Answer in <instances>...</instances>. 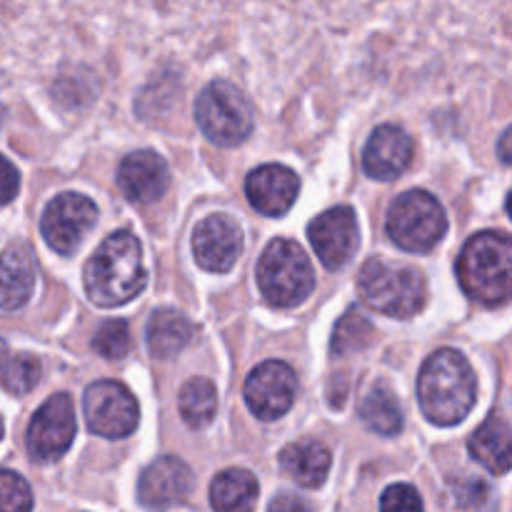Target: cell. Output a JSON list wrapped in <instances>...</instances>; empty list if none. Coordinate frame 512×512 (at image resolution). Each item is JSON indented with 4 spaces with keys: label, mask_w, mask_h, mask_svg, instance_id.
I'll return each mask as SVG.
<instances>
[{
    "label": "cell",
    "mask_w": 512,
    "mask_h": 512,
    "mask_svg": "<svg viewBox=\"0 0 512 512\" xmlns=\"http://www.w3.org/2000/svg\"><path fill=\"white\" fill-rule=\"evenodd\" d=\"M373 335L375 330L373 325H370V320L365 318L363 313H358V310H348V313L338 320V325H335L330 350H333V355H340V358H343V355L355 353V350L368 348V345L373 343Z\"/></svg>",
    "instance_id": "obj_25"
},
{
    "label": "cell",
    "mask_w": 512,
    "mask_h": 512,
    "mask_svg": "<svg viewBox=\"0 0 512 512\" xmlns=\"http://www.w3.org/2000/svg\"><path fill=\"white\" fill-rule=\"evenodd\" d=\"M83 410L90 433L108 440L128 438L140 423L138 400L123 383L115 380H98L90 385L85 390Z\"/></svg>",
    "instance_id": "obj_8"
},
{
    "label": "cell",
    "mask_w": 512,
    "mask_h": 512,
    "mask_svg": "<svg viewBox=\"0 0 512 512\" xmlns=\"http://www.w3.org/2000/svg\"><path fill=\"white\" fill-rule=\"evenodd\" d=\"M95 223H98V208L88 195L63 193L50 200L45 208L40 218V233L55 253L73 255Z\"/></svg>",
    "instance_id": "obj_9"
},
{
    "label": "cell",
    "mask_w": 512,
    "mask_h": 512,
    "mask_svg": "<svg viewBox=\"0 0 512 512\" xmlns=\"http://www.w3.org/2000/svg\"><path fill=\"white\" fill-rule=\"evenodd\" d=\"M178 405L185 425L200 430L213 423L215 413H218V390L208 378H190L180 388Z\"/></svg>",
    "instance_id": "obj_24"
},
{
    "label": "cell",
    "mask_w": 512,
    "mask_h": 512,
    "mask_svg": "<svg viewBox=\"0 0 512 512\" xmlns=\"http://www.w3.org/2000/svg\"><path fill=\"white\" fill-rule=\"evenodd\" d=\"M93 350L105 360H120L130 350V328L125 320H105L93 335Z\"/></svg>",
    "instance_id": "obj_27"
},
{
    "label": "cell",
    "mask_w": 512,
    "mask_h": 512,
    "mask_svg": "<svg viewBox=\"0 0 512 512\" xmlns=\"http://www.w3.org/2000/svg\"><path fill=\"white\" fill-rule=\"evenodd\" d=\"M298 393V378L293 368L280 360H265L245 380V403L250 413L270 423L293 408Z\"/></svg>",
    "instance_id": "obj_11"
},
{
    "label": "cell",
    "mask_w": 512,
    "mask_h": 512,
    "mask_svg": "<svg viewBox=\"0 0 512 512\" xmlns=\"http://www.w3.org/2000/svg\"><path fill=\"white\" fill-rule=\"evenodd\" d=\"M193 335L195 325L180 310L173 308L155 310L148 320V330H145L150 355L160 360L175 358L178 353H183L190 340H193Z\"/></svg>",
    "instance_id": "obj_20"
},
{
    "label": "cell",
    "mask_w": 512,
    "mask_h": 512,
    "mask_svg": "<svg viewBox=\"0 0 512 512\" xmlns=\"http://www.w3.org/2000/svg\"><path fill=\"white\" fill-rule=\"evenodd\" d=\"M40 360L30 353H20L13 355L5 365L3 375H0V385L8 390L10 395H25L40 383Z\"/></svg>",
    "instance_id": "obj_26"
},
{
    "label": "cell",
    "mask_w": 512,
    "mask_h": 512,
    "mask_svg": "<svg viewBox=\"0 0 512 512\" xmlns=\"http://www.w3.org/2000/svg\"><path fill=\"white\" fill-rule=\"evenodd\" d=\"M258 288L275 308H295L313 293V265L295 240H270L258 260Z\"/></svg>",
    "instance_id": "obj_5"
},
{
    "label": "cell",
    "mask_w": 512,
    "mask_h": 512,
    "mask_svg": "<svg viewBox=\"0 0 512 512\" xmlns=\"http://www.w3.org/2000/svg\"><path fill=\"white\" fill-rule=\"evenodd\" d=\"M148 273L143 265V248L128 230L108 235L98 245L83 270V285L90 303L98 308H118L143 293Z\"/></svg>",
    "instance_id": "obj_2"
},
{
    "label": "cell",
    "mask_w": 512,
    "mask_h": 512,
    "mask_svg": "<svg viewBox=\"0 0 512 512\" xmlns=\"http://www.w3.org/2000/svg\"><path fill=\"white\" fill-rule=\"evenodd\" d=\"M473 460H478L493 475H505L512 470V425L508 420L490 415L468 440Z\"/></svg>",
    "instance_id": "obj_19"
},
{
    "label": "cell",
    "mask_w": 512,
    "mask_h": 512,
    "mask_svg": "<svg viewBox=\"0 0 512 512\" xmlns=\"http://www.w3.org/2000/svg\"><path fill=\"white\" fill-rule=\"evenodd\" d=\"M75 438V408L70 395L58 393L45 400L28 425V453L35 463H55L68 453Z\"/></svg>",
    "instance_id": "obj_10"
},
{
    "label": "cell",
    "mask_w": 512,
    "mask_h": 512,
    "mask_svg": "<svg viewBox=\"0 0 512 512\" xmlns=\"http://www.w3.org/2000/svg\"><path fill=\"white\" fill-rule=\"evenodd\" d=\"M268 512H310L308 503L300 500L293 493H280L278 498H273V503L268 505Z\"/></svg>",
    "instance_id": "obj_32"
},
{
    "label": "cell",
    "mask_w": 512,
    "mask_h": 512,
    "mask_svg": "<svg viewBox=\"0 0 512 512\" xmlns=\"http://www.w3.org/2000/svg\"><path fill=\"white\" fill-rule=\"evenodd\" d=\"M475 398L478 380L463 353L443 348L425 360L418 375V403L430 423L440 428L463 423Z\"/></svg>",
    "instance_id": "obj_1"
},
{
    "label": "cell",
    "mask_w": 512,
    "mask_h": 512,
    "mask_svg": "<svg viewBox=\"0 0 512 512\" xmlns=\"http://www.w3.org/2000/svg\"><path fill=\"white\" fill-rule=\"evenodd\" d=\"M380 512H423V498L408 483L390 485L380 498Z\"/></svg>",
    "instance_id": "obj_29"
},
{
    "label": "cell",
    "mask_w": 512,
    "mask_h": 512,
    "mask_svg": "<svg viewBox=\"0 0 512 512\" xmlns=\"http://www.w3.org/2000/svg\"><path fill=\"white\" fill-rule=\"evenodd\" d=\"M35 288V260L25 245H10L0 253V310H18Z\"/></svg>",
    "instance_id": "obj_18"
},
{
    "label": "cell",
    "mask_w": 512,
    "mask_h": 512,
    "mask_svg": "<svg viewBox=\"0 0 512 512\" xmlns=\"http://www.w3.org/2000/svg\"><path fill=\"white\" fill-rule=\"evenodd\" d=\"M455 503L465 510H480L490 498V488L485 480L480 478H463L453 483Z\"/></svg>",
    "instance_id": "obj_30"
},
{
    "label": "cell",
    "mask_w": 512,
    "mask_h": 512,
    "mask_svg": "<svg viewBox=\"0 0 512 512\" xmlns=\"http://www.w3.org/2000/svg\"><path fill=\"white\" fill-rule=\"evenodd\" d=\"M3 433H5V428H3V420H0V440H3Z\"/></svg>",
    "instance_id": "obj_36"
},
{
    "label": "cell",
    "mask_w": 512,
    "mask_h": 512,
    "mask_svg": "<svg viewBox=\"0 0 512 512\" xmlns=\"http://www.w3.org/2000/svg\"><path fill=\"white\" fill-rule=\"evenodd\" d=\"M358 293L363 303L378 313L390 318H413L423 310L428 283L415 268L370 258L358 275Z\"/></svg>",
    "instance_id": "obj_4"
},
{
    "label": "cell",
    "mask_w": 512,
    "mask_h": 512,
    "mask_svg": "<svg viewBox=\"0 0 512 512\" xmlns=\"http://www.w3.org/2000/svg\"><path fill=\"white\" fill-rule=\"evenodd\" d=\"M360 418L368 425L373 433L385 435V438H393L403 430V408H400L398 398H395L393 390L388 385L378 383L368 390V395L360 403Z\"/></svg>",
    "instance_id": "obj_23"
},
{
    "label": "cell",
    "mask_w": 512,
    "mask_h": 512,
    "mask_svg": "<svg viewBox=\"0 0 512 512\" xmlns=\"http://www.w3.org/2000/svg\"><path fill=\"white\" fill-rule=\"evenodd\" d=\"M508 213H510V218H512V193L508 195Z\"/></svg>",
    "instance_id": "obj_35"
},
{
    "label": "cell",
    "mask_w": 512,
    "mask_h": 512,
    "mask_svg": "<svg viewBox=\"0 0 512 512\" xmlns=\"http://www.w3.org/2000/svg\"><path fill=\"white\" fill-rule=\"evenodd\" d=\"M33 490L13 470H0V512H30Z\"/></svg>",
    "instance_id": "obj_28"
},
{
    "label": "cell",
    "mask_w": 512,
    "mask_h": 512,
    "mask_svg": "<svg viewBox=\"0 0 512 512\" xmlns=\"http://www.w3.org/2000/svg\"><path fill=\"white\" fill-rule=\"evenodd\" d=\"M460 288L480 305H500L512 298V238L505 233L473 235L463 245L458 265Z\"/></svg>",
    "instance_id": "obj_3"
},
{
    "label": "cell",
    "mask_w": 512,
    "mask_h": 512,
    "mask_svg": "<svg viewBox=\"0 0 512 512\" xmlns=\"http://www.w3.org/2000/svg\"><path fill=\"white\" fill-rule=\"evenodd\" d=\"M245 193L258 213L278 218V215L288 213L298 200L300 178L288 165H260L245 180Z\"/></svg>",
    "instance_id": "obj_14"
},
{
    "label": "cell",
    "mask_w": 512,
    "mask_h": 512,
    "mask_svg": "<svg viewBox=\"0 0 512 512\" xmlns=\"http://www.w3.org/2000/svg\"><path fill=\"white\" fill-rule=\"evenodd\" d=\"M20 190V173L5 155H0V208L13 203Z\"/></svg>",
    "instance_id": "obj_31"
},
{
    "label": "cell",
    "mask_w": 512,
    "mask_h": 512,
    "mask_svg": "<svg viewBox=\"0 0 512 512\" xmlns=\"http://www.w3.org/2000/svg\"><path fill=\"white\" fill-rule=\"evenodd\" d=\"M280 468L303 488H320L330 473V450L315 440H303L283 448Z\"/></svg>",
    "instance_id": "obj_21"
},
{
    "label": "cell",
    "mask_w": 512,
    "mask_h": 512,
    "mask_svg": "<svg viewBox=\"0 0 512 512\" xmlns=\"http://www.w3.org/2000/svg\"><path fill=\"white\" fill-rule=\"evenodd\" d=\"M8 345H5V340L0 338V375H3V370H5V365H8Z\"/></svg>",
    "instance_id": "obj_34"
},
{
    "label": "cell",
    "mask_w": 512,
    "mask_h": 512,
    "mask_svg": "<svg viewBox=\"0 0 512 512\" xmlns=\"http://www.w3.org/2000/svg\"><path fill=\"white\" fill-rule=\"evenodd\" d=\"M413 160V140L398 125H380L363 150V168L375 180H395Z\"/></svg>",
    "instance_id": "obj_17"
},
{
    "label": "cell",
    "mask_w": 512,
    "mask_h": 512,
    "mask_svg": "<svg viewBox=\"0 0 512 512\" xmlns=\"http://www.w3.org/2000/svg\"><path fill=\"white\" fill-rule=\"evenodd\" d=\"M195 120L210 143L235 148L253 133V105L228 80H213L195 100Z\"/></svg>",
    "instance_id": "obj_7"
},
{
    "label": "cell",
    "mask_w": 512,
    "mask_h": 512,
    "mask_svg": "<svg viewBox=\"0 0 512 512\" xmlns=\"http://www.w3.org/2000/svg\"><path fill=\"white\" fill-rule=\"evenodd\" d=\"M243 253V233L230 215H208L193 230L195 263L208 273H228Z\"/></svg>",
    "instance_id": "obj_13"
},
{
    "label": "cell",
    "mask_w": 512,
    "mask_h": 512,
    "mask_svg": "<svg viewBox=\"0 0 512 512\" xmlns=\"http://www.w3.org/2000/svg\"><path fill=\"white\" fill-rule=\"evenodd\" d=\"M498 155H500V160H503V163L512 165V125H510L508 130H505L503 135H500Z\"/></svg>",
    "instance_id": "obj_33"
},
{
    "label": "cell",
    "mask_w": 512,
    "mask_h": 512,
    "mask_svg": "<svg viewBox=\"0 0 512 512\" xmlns=\"http://www.w3.org/2000/svg\"><path fill=\"white\" fill-rule=\"evenodd\" d=\"M388 235L408 253H430L448 233V215L428 190H408L388 208Z\"/></svg>",
    "instance_id": "obj_6"
},
{
    "label": "cell",
    "mask_w": 512,
    "mask_h": 512,
    "mask_svg": "<svg viewBox=\"0 0 512 512\" xmlns=\"http://www.w3.org/2000/svg\"><path fill=\"white\" fill-rule=\"evenodd\" d=\"M193 490V473L178 458H158L143 470L138 498L150 510H168L183 503Z\"/></svg>",
    "instance_id": "obj_15"
},
{
    "label": "cell",
    "mask_w": 512,
    "mask_h": 512,
    "mask_svg": "<svg viewBox=\"0 0 512 512\" xmlns=\"http://www.w3.org/2000/svg\"><path fill=\"white\" fill-rule=\"evenodd\" d=\"M308 240L318 253L320 263L328 270H340L348 265L360 243L358 218L353 208L338 205V208L325 210L308 225Z\"/></svg>",
    "instance_id": "obj_12"
},
{
    "label": "cell",
    "mask_w": 512,
    "mask_h": 512,
    "mask_svg": "<svg viewBox=\"0 0 512 512\" xmlns=\"http://www.w3.org/2000/svg\"><path fill=\"white\" fill-rule=\"evenodd\" d=\"M258 495L255 475L240 468L223 470L210 485V505L215 512H253Z\"/></svg>",
    "instance_id": "obj_22"
},
{
    "label": "cell",
    "mask_w": 512,
    "mask_h": 512,
    "mask_svg": "<svg viewBox=\"0 0 512 512\" xmlns=\"http://www.w3.org/2000/svg\"><path fill=\"white\" fill-rule=\"evenodd\" d=\"M118 185L133 203H155L170 185V170L163 155L155 150H138L125 155L118 168Z\"/></svg>",
    "instance_id": "obj_16"
}]
</instances>
